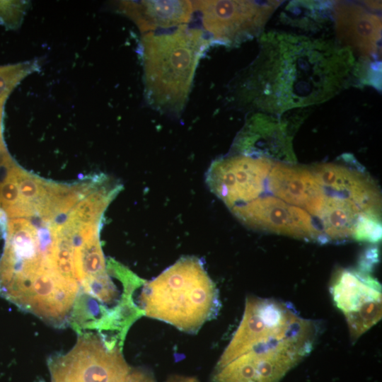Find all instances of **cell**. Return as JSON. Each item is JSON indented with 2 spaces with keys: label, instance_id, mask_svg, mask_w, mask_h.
<instances>
[{
  "label": "cell",
  "instance_id": "ac0fdd59",
  "mask_svg": "<svg viewBox=\"0 0 382 382\" xmlns=\"http://www.w3.org/2000/svg\"><path fill=\"white\" fill-rule=\"evenodd\" d=\"M166 382H199L195 377L174 375L170 376Z\"/></svg>",
  "mask_w": 382,
  "mask_h": 382
},
{
  "label": "cell",
  "instance_id": "7a4b0ae2",
  "mask_svg": "<svg viewBox=\"0 0 382 382\" xmlns=\"http://www.w3.org/2000/svg\"><path fill=\"white\" fill-rule=\"evenodd\" d=\"M319 328L288 302L248 297L212 382H279L312 351Z\"/></svg>",
  "mask_w": 382,
  "mask_h": 382
},
{
  "label": "cell",
  "instance_id": "d6986e66",
  "mask_svg": "<svg viewBox=\"0 0 382 382\" xmlns=\"http://www.w3.org/2000/svg\"><path fill=\"white\" fill-rule=\"evenodd\" d=\"M7 225L6 216L0 209V239L6 233Z\"/></svg>",
  "mask_w": 382,
  "mask_h": 382
},
{
  "label": "cell",
  "instance_id": "8992f818",
  "mask_svg": "<svg viewBox=\"0 0 382 382\" xmlns=\"http://www.w3.org/2000/svg\"><path fill=\"white\" fill-rule=\"evenodd\" d=\"M213 40L236 45L259 34L281 1H192Z\"/></svg>",
  "mask_w": 382,
  "mask_h": 382
},
{
  "label": "cell",
  "instance_id": "7c38bea8",
  "mask_svg": "<svg viewBox=\"0 0 382 382\" xmlns=\"http://www.w3.org/2000/svg\"><path fill=\"white\" fill-rule=\"evenodd\" d=\"M311 170L328 195L350 199L363 212L378 215L379 195L362 174L335 163L318 165Z\"/></svg>",
  "mask_w": 382,
  "mask_h": 382
},
{
  "label": "cell",
  "instance_id": "e0dca14e",
  "mask_svg": "<svg viewBox=\"0 0 382 382\" xmlns=\"http://www.w3.org/2000/svg\"><path fill=\"white\" fill-rule=\"evenodd\" d=\"M91 180H92V187H91V190L90 192H91V191L97 186V185L98 184L99 180H100V177L98 176V177H96V178H91ZM90 192H89V193H90ZM89 193H88V194H89ZM48 204H49V203H48ZM47 206H48V205H47ZM69 213H70V212H69ZM68 216H69V215H68ZM68 216H67L66 217L62 219H60V220H55V221H52V222L53 224H54V225H60V224L64 223V222L66 221V219H67V218H68ZM45 220H46L47 221H50V219H49V217H48V215H47V208H46L45 213Z\"/></svg>",
  "mask_w": 382,
  "mask_h": 382
},
{
  "label": "cell",
  "instance_id": "2e32d148",
  "mask_svg": "<svg viewBox=\"0 0 382 382\" xmlns=\"http://www.w3.org/2000/svg\"><path fill=\"white\" fill-rule=\"evenodd\" d=\"M125 382H156L151 373L141 369H132Z\"/></svg>",
  "mask_w": 382,
  "mask_h": 382
},
{
  "label": "cell",
  "instance_id": "30bf717a",
  "mask_svg": "<svg viewBox=\"0 0 382 382\" xmlns=\"http://www.w3.org/2000/svg\"><path fill=\"white\" fill-rule=\"evenodd\" d=\"M266 188L274 197L318 219L328 196L311 169L279 163H272Z\"/></svg>",
  "mask_w": 382,
  "mask_h": 382
},
{
  "label": "cell",
  "instance_id": "52a82bcc",
  "mask_svg": "<svg viewBox=\"0 0 382 382\" xmlns=\"http://www.w3.org/2000/svg\"><path fill=\"white\" fill-rule=\"evenodd\" d=\"M272 165L269 158L250 154L222 158L209 167L207 184L231 210L264 195Z\"/></svg>",
  "mask_w": 382,
  "mask_h": 382
},
{
  "label": "cell",
  "instance_id": "277c9868",
  "mask_svg": "<svg viewBox=\"0 0 382 382\" xmlns=\"http://www.w3.org/2000/svg\"><path fill=\"white\" fill-rule=\"evenodd\" d=\"M141 312L178 329L195 333L216 316L218 289L202 262L193 256L179 259L146 282L140 296Z\"/></svg>",
  "mask_w": 382,
  "mask_h": 382
},
{
  "label": "cell",
  "instance_id": "3957f363",
  "mask_svg": "<svg viewBox=\"0 0 382 382\" xmlns=\"http://www.w3.org/2000/svg\"><path fill=\"white\" fill-rule=\"evenodd\" d=\"M207 42L202 30L187 25L144 35L145 95L151 108L175 116L181 113Z\"/></svg>",
  "mask_w": 382,
  "mask_h": 382
},
{
  "label": "cell",
  "instance_id": "9a60e30c",
  "mask_svg": "<svg viewBox=\"0 0 382 382\" xmlns=\"http://www.w3.org/2000/svg\"><path fill=\"white\" fill-rule=\"evenodd\" d=\"M352 237L359 241H378L381 238L378 215L361 214L357 221Z\"/></svg>",
  "mask_w": 382,
  "mask_h": 382
},
{
  "label": "cell",
  "instance_id": "8fae6325",
  "mask_svg": "<svg viewBox=\"0 0 382 382\" xmlns=\"http://www.w3.org/2000/svg\"><path fill=\"white\" fill-rule=\"evenodd\" d=\"M334 18L339 45L364 58L381 53V20L376 14L351 3H336Z\"/></svg>",
  "mask_w": 382,
  "mask_h": 382
},
{
  "label": "cell",
  "instance_id": "5bb4252c",
  "mask_svg": "<svg viewBox=\"0 0 382 382\" xmlns=\"http://www.w3.org/2000/svg\"><path fill=\"white\" fill-rule=\"evenodd\" d=\"M363 213L366 212L352 200L328 195L318 219L325 241L352 237L357 221Z\"/></svg>",
  "mask_w": 382,
  "mask_h": 382
},
{
  "label": "cell",
  "instance_id": "6da1fadb",
  "mask_svg": "<svg viewBox=\"0 0 382 382\" xmlns=\"http://www.w3.org/2000/svg\"><path fill=\"white\" fill-rule=\"evenodd\" d=\"M354 59L348 48L330 40L270 33L244 71L238 96L262 111L277 113L318 104L345 86Z\"/></svg>",
  "mask_w": 382,
  "mask_h": 382
},
{
  "label": "cell",
  "instance_id": "9c48e42d",
  "mask_svg": "<svg viewBox=\"0 0 382 382\" xmlns=\"http://www.w3.org/2000/svg\"><path fill=\"white\" fill-rule=\"evenodd\" d=\"M231 211L243 223L253 228L325 241L310 214L274 196L263 195Z\"/></svg>",
  "mask_w": 382,
  "mask_h": 382
},
{
  "label": "cell",
  "instance_id": "ba28073f",
  "mask_svg": "<svg viewBox=\"0 0 382 382\" xmlns=\"http://www.w3.org/2000/svg\"><path fill=\"white\" fill-rule=\"evenodd\" d=\"M330 291L345 317L352 340L358 339L381 319V286L367 271L339 270Z\"/></svg>",
  "mask_w": 382,
  "mask_h": 382
},
{
  "label": "cell",
  "instance_id": "5b68a950",
  "mask_svg": "<svg viewBox=\"0 0 382 382\" xmlns=\"http://www.w3.org/2000/svg\"><path fill=\"white\" fill-rule=\"evenodd\" d=\"M52 382H125L131 368L117 340L98 333L79 334L76 344L48 361Z\"/></svg>",
  "mask_w": 382,
  "mask_h": 382
},
{
  "label": "cell",
  "instance_id": "4fadbf2b",
  "mask_svg": "<svg viewBox=\"0 0 382 382\" xmlns=\"http://www.w3.org/2000/svg\"><path fill=\"white\" fill-rule=\"evenodd\" d=\"M122 9L143 33L160 32L186 25L195 12L192 1L123 2Z\"/></svg>",
  "mask_w": 382,
  "mask_h": 382
}]
</instances>
